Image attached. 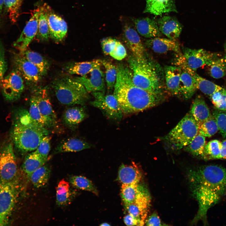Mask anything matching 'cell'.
<instances>
[{
  "mask_svg": "<svg viewBox=\"0 0 226 226\" xmlns=\"http://www.w3.org/2000/svg\"><path fill=\"white\" fill-rule=\"evenodd\" d=\"M116 67L113 95L123 113L139 112L156 106L164 100V94H154L136 86L130 68L122 64H118Z\"/></svg>",
  "mask_w": 226,
  "mask_h": 226,
  "instance_id": "cell-1",
  "label": "cell"
},
{
  "mask_svg": "<svg viewBox=\"0 0 226 226\" xmlns=\"http://www.w3.org/2000/svg\"><path fill=\"white\" fill-rule=\"evenodd\" d=\"M49 133L48 129L31 118L29 111L23 110L16 114L11 136L17 148L23 152H29L35 150L42 138Z\"/></svg>",
  "mask_w": 226,
  "mask_h": 226,
  "instance_id": "cell-2",
  "label": "cell"
},
{
  "mask_svg": "<svg viewBox=\"0 0 226 226\" xmlns=\"http://www.w3.org/2000/svg\"><path fill=\"white\" fill-rule=\"evenodd\" d=\"M188 178L193 195L214 192L220 197L226 193V168L211 164L190 170Z\"/></svg>",
  "mask_w": 226,
  "mask_h": 226,
  "instance_id": "cell-3",
  "label": "cell"
},
{
  "mask_svg": "<svg viewBox=\"0 0 226 226\" xmlns=\"http://www.w3.org/2000/svg\"><path fill=\"white\" fill-rule=\"evenodd\" d=\"M128 62L136 86L154 94H163L162 71L157 63L146 54L140 58L131 56Z\"/></svg>",
  "mask_w": 226,
  "mask_h": 226,
  "instance_id": "cell-4",
  "label": "cell"
},
{
  "mask_svg": "<svg viewBox=\"0 0 226 226\" xmlns=\"http://www.w3.org/2000/svg\"><path fill=\"white\" fill-rule=\"evenodd\" d=\"M52 85L57 99L63 105L83 104L88 98L84 87L74 78H59L53 82Z\"/></svg>",
  "mask_w": 226,
  "mask_h": 226,
  "instance_id": "cell-5",
  "label": "cell"
},
{
  "mask_svg": "<svg viewBox=\"0 0 226 226\" xmlns=\"http://www.w3.org/2000/svg\"><path fill=\"white\" fill-rule=\"evenodd\" d=\"M199 126L189 113L166 135L164 139L173 149L185 148L198 134Z\"/></svg>",
  "mask_w": 226,
  "mask_h": 226,
  "instance_id": "cell-6",
  "label": "cell"
},
{
  "mask_svg": "<svg viewBox=\"0 0 226 226\" xmlns=\"http://www.w3.org/2000/svg\"><path fill=\"white\" fill-rule=\"evenodd\" d=\"M17 186L16 179L10 181L0 180V226L8 223L17 198Z\"/></svg>",
  "mask_w": 226,
  "mask_h": 226,
  "instance_id": "cell-7",
  "label": "cell"
},
{
  "mask_svg": "<svg viewBox=\"0 0 226 226\" xmlns=\"http://www.w3.org/2000/svg\"><path fill=\"white\" fill-rule=\"evenodd\" d=\"M183 53L178 54L177 66L184 65L196 71L204 65H209L213 60L219 55L203 49H194L182 48Z\"/></svg>",
  "mask_w": 226,
  "mask_h": 226,
  "instance_id": "cell-8",
  "label": "cell"
},
{
  "mask_svg": "<svg viewBox=\"0 0 226 226\" xmlns=\"http://www.w3.org/2000/svg\"><path fill=\"white\" fill-rule=\"evenodd\" d=\"M17 165L12 143H4L0 146V180L10 181L16 178Z\"/></svg>",
  "mask_w": 226,
  "mask_h": 226,
  "instance_id": "cell-9",
  "label": "cell"
},
{
  "mask_svg": "<svg viewBox=\"0 0 226 226\" xmlns=\"http://www.w3.org/2000/svg\"><path fill=\"white\" fill-rule=\"evenodd\" d=\"M92 93L94 98L91 103L92 105L102 110L109 118L116 120L121 119L123 113L113 94L105 95L104 93L100 91Z\"/></svg>",
  "mask_w": 226,
  "mask_h": 226,
  "instance_id": "cell-10",
  "label": "cell"
},
{
  "mask_svg": "<svg viewBox=\"0 0 226 226\" xmlns=\"http://www.w3.org/2000/svg\"><path fill=\"white\" fill-rule=\"evenodd\" d=\"M3 95L8 101H14L20 97L24 89L22 77L16 70L12 71L1 82Z\"/></svg>",
  "mask_w": 226,
  "mask_h": 226,
  "instance_id": "cell-11",
  "label": "cell"
},
{
  "mask_svg": "<svg viewBox=\"0 0 226 226\" xmlns=\"http://www.w3.org/2000/svg\"><path fill=\"white\" fill-rule=\"evenodd\" d=\"M40 7L34 10L30 18L26 24L19 37L13 43V46L22 53L36 35L38 30V21Z\"/></svg>",
  "mask_w": 226,
  "mask_h": 226,
  "instance_id": "cell-12",
  "label": "cell"
},
{
  "mask_svg": "<svg viewBox=\"0 0 226 226\" xmlns=\"http://www.w3.org/2000/svg\"><path fill=\"white\" fill-rule=\"evenodd\" d=\"M102 64L100 65L87 74L74 78L82 83L88 92L96 91L105 92V75L101 69Z\"/></svg>",
  "mask_w": 226,
  "mask_h": 226,
  "instance_id": "cell-13",
  "label": "cell"
},
{
  "mask_svg": "<svg viewBox=\"0 0 226 226\" xmlns=\"http://www.w3.org/2000/svg\"><path fill=\"white\" fill-rule=\"evenodd\" d=\"M13 62L15 70L28 83L35 84L40 81L42 76L38 69L22 55H15Z\"/></svg>",
  "mask_w": 226,
  "mask_h": 226,
  "instance_id": "cell-14",
  "label": "cell"
},
{
  "mask_svg": "<svg viewBox=\"0 0 226 226\" xmlns=\"http://www.w3.org/2000/svg\"><path fill=\"white\" fill-rule=\"evenodd\" d=\"M123 38L126 45L134 57L142 58L146 54L137 32L128 23H126L123 25Z\"/></svg>",
  "mask_w": 226,
  "mask_h": 226,
  "instance_id": "cell-15",
  "label": "cell"
},
{
  "mask_svg": "<svg viewBox=\"0 0 226 226\" xmlns=\"http://www.w3.org/2000/svg\"><path fill=\"white\" fill-rule=\"evenodd\" d=\"M151 197L147 189L141 193L132 203L124 205L128 213L145 223L150 206Z\"/></svg>",
  "mask_w": 226,
  "mask_h": 226,
  "instance_id": "cell-16",
  "label": "cell"
},
{
  "mask_svg": "<svg viewBox=\"0 0 226 226\" xmlns=\"http://www.w3.org/2000/svg\"><path fill=\"white\" fill-rule=\"evenodd\" d=\"M33 96L40 113L54 126L56 123V116L49 100L46 89L45 87L38 88Z\"/></svg>",
  "mask_w": 226,
  "mask_h": 226,
  "instance_id": "cell-17",
  "label": "cell"
},
{
  "mask_svg": "<svg viewBox=\"0 0 226 226\" xmlns=\"http://www.w3.org/2000/svg\"><path fill=\"white\" fill-rule=\"evenodd\" d=\"M145 43L147 47L157 53L173 51L178 54L182 53L179 43L176 40L157 37L147 40Z\"/></svg>",
  "mask_w": 226,
  "mask_h": 226,
  "instance_id": "cell-18",
  "label": "cell"
},
{
  "mask_svg": "<svg viewBox=\"0 0 226 226\" xmlns=\"http://www.w3.org/2000/svg\"><path fill=\"white\" fill-rule=\"evenodd\" d=\"M48 22L50 37L57 42L62 40L65 37L67 30V25L59 16L49 10Z\"/></svg>",
  "mask_w": 226,
  "mask_h": 226,
  "instance_id": "cell-19",
  "label": "cell"
},
{
  "mask_svg": "<svg viewBox=\"0 0 226 226\" xmlns=\"http://www.w3.org/2000/svg\"><path fill=\"white\" fill-rule=\"evenodd\" d=\"M157 22L161 33L167 38L176 40L179 37L181 32L182 26L176 18L164 16L159 18Z\"/></svg>",
  "mask_w": 226,
  "mask_h": 226,
  "instance_id": "cell-20",
  "label": "cell"
},
{
  "mask_svg": "<svg viewBox=\"0 0 226 226\" xmlns=\"http://www.w3.org/2000/svg\"><path fill=\"white\" fill-rule=\"evenodd\" d=\"M137 31L143 36L149 38L161 35L157 21L148 17L133 19Z\"/></svg>",
  "mask_w": 226,
  "mask_h": 226,
  "instance_id": "cell-21",
  "label": "cell"
},
{
  "mask_svg": "<svg viewBox=\"0 0 226 226\" xmlns=\"http://www.w3.org/2000/svg\"><path fill=\"white\" fill-rule=\"evenodd\" d=\"M143 12L155 15H161L171 12H177L174 0H146Z\"/></svg>",
  "mask_w": 226,
  "mask_h": 226,
  "instance_id": "cell-22",
  "label": "cell"
},
{
  "mask_svg": "<svg viewBox=\"0 0 226 226\" xmlns=\"http://www.w3.org/2000/svg\"><path fill=\"white\" fill-rule=\"evenodd\" d=\"M181 69L177 66H165L164 68L167 88L172 95H179Z\"/></svg>",
  "mask_w": 226,
  "mask_h": 226,
  "instance_id": "cell-23",
  "label": "cell"
},
{
  "mask_svg": "<svg viewBox=\"0 0 226 226\" xmlns=\"http://www.w3.org/2000/svg\"><path fill=\"white\" fill-rule=\"evenodd\" d=\"M142 174L135 164H122L119 169L117 179L122 185L140 183Z\"/></svg>",
  "mask_w": 226,
  "mask_h": 226,
  "instance_id": "cell-24",
  "label": "cell"
},
{
  "mask_svg": "<svg viewBox=\"0 0 226 226\" xmlns=\"http://www.w3.org/2000/svg\"><path fill=\"white\" fill-rule=\"evenodd\" d=\"M179 87V95L184 99L191 98L198 89L196 80L193 76L186 71L181 69Z\"/></svg>",
  "mask_w": 226,
  "mask_h": 226,
  "instance_id": "cell-25",
  "label": "cell"
},
{
  "mask_svg": "<svg viewBox=\"0 0 226 226\" xmlns=\"http://www.w3.org/2000/svg\"><path fill=\"white\" fill-rule=\"evenodd\" d=\"M189 113L199 127L202 123L212 116L205 100L199 96H197L194 100Z\"/></svg>",
  "mask_w": 226,
  "mask_h": 226,
  "instance_id": "cell-26",
  "label": "cell"
},
{
  "mask_svg": "<svg viewBox=\"0 0 226 226\" xmlns=\"http://www.w3.org/2000/svg\"><path fill=\"white\" fill-rule=\"evenodd\" d=\"M86 114L82 108L73 107L64 111L62 119L64 123L70 128H74L85 118Z\"/></svg>",
  "mask_w": 226,
  "mask_h": 226,
  "instance_id": "cell-27",
  "label": "cell"
},
{
  "mask_svg": "<svg viewBox=\"0 0 226 226\" xmlns=\"http://www.w3.org/2000/svg\"><path fill=\"white\" fill-rule=\"evenodd\" d=\"M146 189L140 183L122 185L121 196L124 205L131 203Z\"/></svg>",
  "mask_w": 226,
  "mask_h": 226,
  "instance_id": "cell-28",
  "label": "cell"
},
{
  "mask_svg": "<svg viewBox=\"0 0 226 226\" xmlns=\"http://www.w3.org/2000/svg\"><path fill=\"white\" fill-rule=\"evenodd\" d=\"M184 70L193 76L196 80L198 89L205 94L210 96L216 92L223 89L220 86L201 77L196 71L188 67L186 68Z\"/></svg>",
  "mask_w": 226,
  "mask_h": 226,
  "instance_id": "cell-29",
  "label": "cell"
},
{
  "mask_svg": "<svg viewBox=\"0 0 226 226\" xmlns=\"http://www.w3.org/2000/svg\"><path fill=\"white\" fill-rule=\"evenodd\" d=\"M102 64L101 60L80 62L70 64L66 67L67 73L70 74H77L83 76L90 72L98 66Z\"/></svg>",
  "mask_w": 226,
  "mask_h": 226,
  "instance_id": "cell-30",
  "label": "cell"
},
{
  "mask_svg": "<svg viewBox=\"0 0 226 226\" xmlns=\"http://www.w3.org/2000/svg\"><path fill=\"white\" fill-rule=\"evenodd\" d=\"M90 147V145L86 142L79 139L72 138L67 139L60 143L56 151L58 153L76 152Z\"/></svg>",
  "mask_w": 226,
  "mask_h": 226,
  "instance_id": "cell-31",
  "label": "cell"
},
{
  "mask_svg": "<svg viewBox=\"0 0 226 226\" xmlns=\"http://www.w3.org/2000/svg\"><path fill=\"white\" fill-rule=\"evenodd\" d=\"M46 161L35 150L25 157L23 165V170L27 176L30 178L32 174L45 164Z\"/></svg>",
  "mask_w": 226,
  "mask_h": 226,
  "instance_id": "cell-32",
  "label": "cell"
},
{
  "mask_svg": "<svg viewBox=\"0 0 226 226\" xmlns=\"http://www.w3.org/2000/svg\"><path fill=\"white\" fill-rule=\"evenodd\" d=\"M50 8L45 4L40 7L37 38L42 40H47L50 37L48 15Z\"/></svg>",
  "mask_w": 226,
  "mask_h": 226,
  "instance_id": "cell-33",
  "label": "cell"
},
{
  "mask_svg": "<svg viewBox=\"0 0 226 226\" xmlns=\"http://www.w3.org/2000/svg\"><path fill=\"white\" fill-rule=\"evenodd\" d=\"M21 54L37 67L42 76L47 73L49 67V64L40 54L27 50Z\"/></svg>",
  "mask_w": 226,
  "mask_h": 226,
  "instance_id": "cell-34",
  "label": "cell"
},
{
  "mask_svg": "<svg viewBox=\"0 0 226 226\" xmlns=\"http://www.w3.org/2000/svg\"><path fill=\"white\" fill-rule=\"evenodd\" d=\"M51 172L50 166L45 164L35 171L30 177L34 186L40 188L45 186L49 180Z\"/></svg>",
  "mask_w": 226,
  "mask_h": 226,
  "instance_id": "cell-35",
  "label": "cell"
},
{
  "mask_svg": "<svg viewBox=\"0 0 226 226\" xmlns=\"http://www.w3.org/2000/svg\"><path fill=\"white\" fill-rule=\"evenodd\" d=\"M208 66L212 77L216 79L223 77L226 74V56L221 57L218 56Z\"/></svg>",
  "mask_w": 226,
  "mask_h": 226,
  "instance_id": "cell-36",
  "label": "cell"
},
{
  "mask_svg": "<svg viewBox=\"0 0 226 226\" xmlns=\"http://www.w3.org/2000/svg\"><path fill=\"white\" fill-rule=\"evenodd\" d=\"M56 203L59 206L67 204L70 200L71 193L69 183L64 179L61 180L56 188Z\"/></svg>",
  "mask_w": 226,
  "mask_h": 226,
  "instance_id": "cell-37",
  "label": "cell"
},
{
  "mask_svg": "<svg viewBox=\"0 0 226 226\" xmlns=\"http://www.w3.org/2000/svg\"><path fill=\"white\" fill-rule=\"evenodd\" d=\"M223 147L222 142L217 139L206 144L201 157L205 159H218Z\"/></svg>",
  "mask_w": 226,
  "mask_h": 226,
  "instance_id": "cell-38",
  "label": "cell"
},
{
  "mask_svg": "<svg viewBox=\"0 0 226 226\" xmlns=\"http://www.w3.org/2000/svg\"><path fill=\"white\" fill-rule=\"evenodd\" d=\"M69 181L72 186L76 188L89 191L96 195L98 194V191L92 181L83 176H71Z\"/></svg>",
  "mask_w": 226,
  "mask_h": 226,
  "instance_id": "cell-39",
  "label": "cell"
},
{
  "mask_svg": "<svg viewBox=\"0 0 226 226\" xmlns=\"http://www.w3.org/2000/svg\"><path fill=\"white\" fill-rule=\"evenodd\" d=\"M30 103L29 112L31 118L38 124L47 129L53 126L40 113L33 95L30 99Z\"/></svg>",
  "mask_w": 226,
  "mask_h": 226,
  "instance_id": "cell-40",
  "label": "cell"
},
{
  "mask_svg": "<svg viewBox=\"0 0 226 226\" xmlns=\"http://www.w3.org/2000/svg\"><path fill=\"white\" fill-rule=\"evenodd\" d=\"M206 144L205 137L198 133L185 150L195 156H201Z\"/></svg>",
  "mask_w": 226,
  "mask_h": 226,
  "instance_id": "cell-41",
  "label": "cell"
},
{
  "mask_svg": "<svg viewBox=\"0 0 226 226\" xmlns=\"http://www.w3.org/2000/svg\"><path fill=\"white\" fill-rule=\"evenodd\" d=\"M102 65L105 69V80L107 88L112 90L114 87L116 76V67L111 62L106 60H101Z\"/></svg>",
  "mask_w": 226,
  "mask_h": 226,
  "instance_id": "cell-42",
  "label": "cell"
},
{
  "mask_svg": "<svg viewBox=\"0 0 226 226\" xmlns=\"http://www.w3.org/2000/svg\"><path fill=\"white\" fill-rule=\"evenodd\" d=\"M218 130L216 122L213 116H211L201 124L198 133L209 137L214 135Z\"/></svg>",
  "mask_w": 226,
  "mask_h": 226,
  "instance_id": "cell-43",
  "label": "cell"
},
{
  "mask_svg": "<svg viewBox=\"0 0 226 226\" xmlns=\"http://www.w3.org/2000/svg\"><path fill=\"white\" fill-rule=\"evenodd\" d=\"M22 0H4V5L8 13L11 21L16 22L19 16V10Z\"/></svg>",
  "mask_w": 226,
  "mask_h": 226,
  "instance_id": "cell-44",
  "label": "cell"
},
{
  "mask_svg": "<svg viewBox=\"0 0 226 226\" xmlns=\"http://www.w3.org/2000/svg\"><path fill=\"white\" fill-rule=\"evenodd\" d=\"M214 106L219 110L226 112V90L222 89L215 92L210 96Z\"/></svg>",
  "mask_w": 226,
  "mask_h": 226,
  "instance_id": "cell-45",
  "label": "cell"
},
{
  "mask_svg": "<svg viewBox=\"0 0 226 226\" xmlns=\"http://www.w3.org/2000/svg\"><path fill=\"white\" fill-rule=\"evenodd\" d=\"M50 139V137L48 135L44 136L35 150L46 161L47 160L51 149Z\"/></svg>",
  "mask_w": 226,
  "mask_h": 226,
  "instance_id": "cell-46",
  "label": "cell"
},
{
  "mask_svg": "<svg viewBox=\"0 0 226 226\" xmlns=\"http://www.w3.org/2000/svg\"><path fill=\"white\" fill-rule=\"evenodd\" d=\"M213 116L216 122L221 134L223 137H226V113L215 111Z\"/></svg>",
  "mask_w": 226,
  "mask_h": 226,
  "instance_id": "cell-47",
  "label": "cell"
},
{
  "mask_svg": "<svg viewBox=\"0 0 226 226\" xmlns=\"http://www.w3.org/2000/svg\"><path fill=\"white\" fill-rule=\"evenodd\" d=\"M117 40L111 38H107L103 39L101 42L102 50L106 55H110L114 50Z\"/></svg>",
  "mask_w": 226,
  "mask_h": 226,
  "instance_id": "cell-48",
  "label": "cell"
},
{
  "mask_svg": "<svg viewBox=\"0 0 226 226\" xmlns=\"http://www.w3.org/2000/svg\"><path fill=\"white\" fill-rule=\"evenodd\" d=\"M126 51L124 46L117 40L115 49L109 55L116 60H121L126 57Z\"/></svg>",
  "mask_w": 226,
  "mask_h": 226,
  "instance_id": "cell-49",
  "label": "cell"
},
{
  "mask_svg": "<svg viewBox=\"0 0 226 226\" xmlns=\"http://www.w3.org/2000/svg\"><path fill=\"white\" fill-rule=\"evenodd\" d=\"M4 49L0 40V82L4 77L6 71L7 65L5 58Z\"/></svg>",
  "mask_w": 226,
  "mask_h": 226,
  "instance_id": "cell-50",
  "label": "cell"
},
{
  "mask_svg": "<svg viewBox=\"0 0 226 226\" xmlns=\"http://www.w3.org/2000/svg\"><path fill=\"white\" fill-rule=\"evenodd\" d=\"M124 222L127 226H143L145 223L128 213L124 218Z\"/></svg>",
  "mask_w": 226,
  "mask_h": 226,
  "instance_id": "cell-51",
  "label": "cell"
},
{
  "mask_svg": "<svg viewBox=\"0 0 226 226\" xmlns=\"http://www.w3.org/2000/svg\"><path fill=\"white\" fill-rule=\"evenodd\" d=\"M145 223L147 226H161L163 225L161 220L156 213H153L149 216L145 221Z\"/></svg>",
  "mask_w": 226,
  "mask_h": 226,
  "instance_id": "cell-52",
  "label": "cell"
},
{
  "mask_svg": "<svg viewBox=\"0 0 226 226\" xmlns=\"http://www.w3.org/2000/svg\"><path fill=\"white\" fill-rule=\"evenodd\" d=\"M222 142L223 147L218 159H226V139Z\"/></svg>",
  "mask_w": 226,
  "mask_h": 226,
  "instance_id": "cell-53",
  "label": "cell"
},
{
  "mask_svg": "<svg viewBox=\"0 0 226 226\" xmlns=\"http://www.w3.org/2000/svg\"><path fill=\"white\" fill-rule=\"evenodd\" d=\"M4 0H0V25L1 22L2 11L3 5H4Z\"/></svg>",
  "mask_w": 226,
  "mask_h": 226,
  "instance_id": "cell-54",
  "label": "cell"
},
{
  "mask_svg": "<svg viewBox=\"0 0 226 226\" xmlns=\"http://www.w3.org/2000/svg\"><path fill=\"white\" fill-rule=\"evenodd\" d=\"M101 226H110V225L107 223H104L100 225Z\"/></svg>",
  "mask_w": 226,
  "mask_h": 226,
  "instance_id": "cell-55",
  "label": "cell"
},
{
  "mask_svg": "<svg viewBox=\"0 0 226 226\" xmlns=\"http://www.w3.org/2000/svg\"><path fill=\"white\" fill-rule=\"evenodd\" d=\"M225 49H226V45H225Z\"/></svg>",
  "mask_w": 226,
  "mask_h": 226,
  "instance_id": "cell-56",
  "label": "cell"
}]
</instances>
